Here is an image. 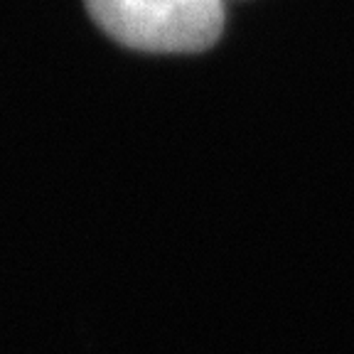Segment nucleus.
Masks as SVG:
<instances>
[{
	"instance_id": "nucleus-1",
	"label": "nucleus",
	"mask_w": 354,
	"mask_h": 354,
	"mask_svg": "<svg viewBox=\"0 0 354 354\" xmlns=\"http://www.w3.org/2000/svg\"><path fill=\"white\" fill-rule=\"evenodd\" d=\"M116 42L143 52H202L219 39L224 0H86Z\"/></svg>"
}]
</instances>
